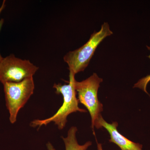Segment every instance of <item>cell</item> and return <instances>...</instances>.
Returning <instances> with one entry per match:
<instances>
[{
  "instance_id": "1",
  "label": "cell",
  "mask_w": 150,
  "mask_h": 150,
  "mask_svg": "<svg viewBox=\"0 0 150 150\" xmlns=\"http://www.w3.org/2000/svg\"><path fill=\"white\" fill-rule=\"evenodd\" d=\"M75 75L69 73V81L68 84L55 83L53 88L57 94H61L63 97V103L59 110L50 118L40 120L36 119L31 122L30 126L33 127L46 126L53 122L58 126L59 130H62L66 126L67 117L73 112H86L87 110L79 106V101L76 98V92L75 90Z\"/></svg>"
},
{
  "instance_id": "2",
  "label": "cell",
  "mask_w": 150,
  "mask_h": 150,
  "mask_svg": "<svg viewBox=\"0 0 150 150\" xmlns=\"http://www.w3.org/2000/svg\"><path fill=\"white\" fill-rule=\"evenodd\" d=\"M112 34L108 23L104 22L99 31L93 33L83 46L67 53L64 57V60L69 66V73L75 75L84 71L98 45L105 38Z\"/></svg>"
},
{
  "instance_id": "3",
  "label": "cell",
  "mask_w": 150,
  "mask_h": 150,
  "mask_svg": "<svg viewBox=\"0 0 150 150\" xmlns=\"http://www.w3.org/2000/svg\"><path fill=\"white\" fill-rule=\"evenodd\" d=\"M103 80L96 73L81 81L75 80L74 86L78 95V100L84 105L91 117V127L94 130L95 124L103 111V105L98 100V92Z\"/></svg>"
},
{
  "instance_id": "4",
  "label": "cell",
  "mask_w": 150,
  "mask_h": 150,
  "mask_svg": "<svg viewBox=\"0 0 150 150\" xmlns=\"http://www.w3.org/2000/svg\"><path fill=\"white\" fill-rule=\"evenodd\" d=\"M3 85L10 121L13 124L16 122L19 111L33 93L34 81L33 77L29 78L19 82H7Z\"/></svg>"
},
{
  "instance_id": "5",
  "label": "cell",
  "mask_w": 150,
  "mask_h": 150,
  "mask_svg": "<svg viewBox=\"0 0 150 150\" xmlns=\"http://www.w3.org/2000/svg\"><path fill=\"white\" fill-rule=\"evenodd\" d=\"M38 67L29 60L17 58L11 54L4 58L0 63V82H19L27 78L33 77Z\"/></svg>"
},
{
  "instance_id": "6",
  "label": "cell",
  "mask_w": 150,
  "mask_h": 150,
  "mask_svg": "<svg viewBox=\"0 0 150 150\" xmlns=\"http://www.w3.org/2000/svg\"><path fill=\"white\" fill-rule=\"evenodd\" d=\"M118 126V122L114 121L111 123H108L103 119L102 115L100 116L95 124V127L97 129L104 128L106 129L110 135L109 142L117 145L121 150H142V145L132 142L120 134L117 129Z\"/></svg>"
},
{
  "instance_id": "7",
  "label": "cell",
  "mask_w": 150,
  "mask_h": 150,
  "mask_svg": "<svg viewBox=\"0 0 150 150\" xmlns=\"http://www.w3.org/2000/svg\"><path fill=\"white\" fill-rule=\"evenodd\" d=\"M77 131V127L72 126L68 131L67 137L65 138L62 137L66 150H87L91 146L92 143L90 141L86 142L83 145L79 144L76 136ZM46 146L48 150H56L50 142L46 144Z\"/></svg>"
},
{
  "instance_id": "8",
  "label": "cell",
  "mask_w": 150,
  "mask_h": 150,
  "mask_svg": "<svg viewBox=\"0 0 150 150\" xmlns=\"http://www.w3.org/2000/svg\"><path fill=\"white\" fill-rule=\"evenodd\" d=\"M147 48L150 51V46H146ZM147 57L150 59V54ZM150 81V74L144 77L139 80L138 82L134 85L133 88H137L142 90L146 93L149 95L147 91V86Z\"/></svg>"
},
{
  "instance_id": "9",
  "label": "cell",
  "mask_w": 150,
  "mask_h": 150,
  "mask_svg": "<svg viewBox=\"0 0 150 150\" xmlns=\"http://www.w3.org/2000/svg\"><path fill=\"white\" fill-rule=\"evenodd\" d=\"M4 19H1L0 20V32H1V30L3 24H4ZM3 59H4V58H3V57H2V56H1V54H0V63L1 62L2 60H3Z\"/></svg>"
},
{
  "instance_id": "10",
  "label": "cell",
  "mask_w": 150,
  "mask_h": 150,
  "mask_svg": "<svg viewBox=\"0 0 150 150\" xmlns=\"http://www.w3.org/2000/svg\"><path fill=\"white\" fill-rule=\"evenodd\" d=\"M5 1H4L2 4V6H1V8H0V13H1V12L3 10L4 8L5 7Z\"/></svg>"
},
{
  "instance_id": "11",
  "label": "cell",
  "mask_w": 150,
  "mask_h": 150,
  "mask_svg": "<svg viewBox=\"0 0 150 150\" xmlns=\"http://www.w3.org/2000/svg\"><path fill=\"white\" fill-rule=\"evenodd\" d=\"M97 149L98 150H103L102 147V145L100 143H97Z\"/></svg>"
}]
</instances>
